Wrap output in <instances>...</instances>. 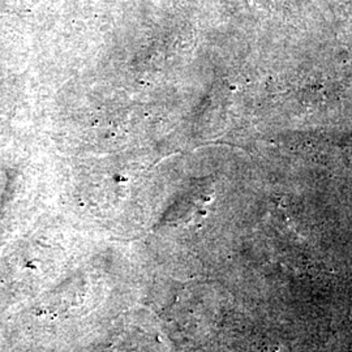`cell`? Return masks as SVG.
Masks as SVG:
<instances>
[{
	"label": "cell",
	"instance_id": "6da1fadb",
	"mask_svg": "<svg viewBox=\"0 0 352 352\" xmlns=\"http://www.w3.org/2000/svg\"><path fill=\"white\" fill-rule=\"evenodd\" d=\"M351 1H352V0H351Z\"/></svg>",
	"mask_w": 352,
	"mask_h": 352
}]
</instances>
